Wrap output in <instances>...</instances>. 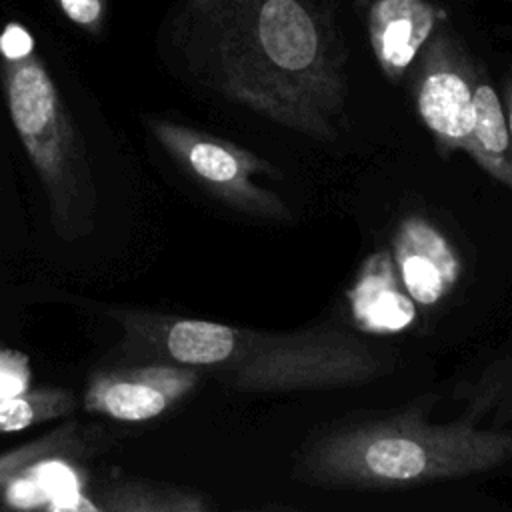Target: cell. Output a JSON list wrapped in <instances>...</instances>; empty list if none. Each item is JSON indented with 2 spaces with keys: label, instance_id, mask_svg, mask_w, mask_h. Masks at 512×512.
<instances>
[{
  "label": "cell",
  "instance_id": "1",
  "mask_svg": "<svg viewBox=\"0 0 512 512\" xmlns=\"http://www.w3.org/2000/svg\"><path fill=\"white\" fill-rule=\"evenodd\" d=\"M512 436L470 420L430 424L414 414L356 420L314 438L298 458L302 482L322 488H400L482 474L506 464Z\"/></svg>",
  "mask_w": 512,
  "mask_h": 512
},
{
  "label": "cell",
  "instance_id": "2",
  "mask_svg": "<svg viewBox=\"0 0 512 512\" xmlns=\"http://www.w3.org/2000/svg\"><path fill=\"white\" fill-rule=\"evenodd\" d=\"M0 78L12 124L44 186L56 232L66 240L94 226L96 192L80 134L26 26L0 30Z\"/></svg>",
  "mask_w": 512,
  "mask_h": 512
},
{
  "label": "cell",
  "instance_id": "3",
  "mask_svg": "<svg viewBox=\"0 0 512 512\" xmlns=\"http://www.w3.org/2000/svg\"><path fill=\"white\" fill-rule=\"evenodd\" d=\"M378 350L336 326L296 332L250 330L242 356L224 372L222 384L238 392H298L358 386L394 368Z\"/></svg>",
  "mask_w": 512,
  "mask_h": 512
},
{
  "label": "cell",
  "instance_id": "4",
  "mask_svg": "<svg viewBox=\"0 0 512 512\" xmlns=\"http://www.w3.org/2000/svg\"><path fill=\"white\" fill-rule=\"evenodd\" d=\"M148 128L170 158L222 204L256 218H290L282 198L256 184L260 176L282 180V172L266 158L184 124L150 120Z\"/></svg>",
  "mask_w": 512,
  "mask_h": 512
},
{
  "label": "cell",
  "instance_id": "5",
  "mask_svg": "<svg viewBox=\"0 0 512 512\" xmlns=\"http://www.w3.org/2000/svg\"><path fill=\"white\" fill-rule=\"evenodd\" d=\"M124 328L126 342L136 356L172 362L216 374L230 368L244 352L250 328L222 322L166 316L142 310L112 312Z\"/></svg>",
  "mask_w": 512,
  "mask_h": 512
},
{
  "label": "cell",
  "instance_id": "6",
  "mask_svg": "<svg viewBox=\"0 0 512 512\" xmlns=\"http://www.w3.org/2000/svg\"><path fill=\"white\" fill-rule=\"evenodd\" d=\"M200 382V370L150 360L146 364L94 372L84 408L120 422H144L162 416Z\"/></svg>",
  "mask_w": 512,
  "mask_h": 512
},
{
  "label": "cell",
  "instance_id": "7",
  "mask_svg": "<svg viewBox=\"0 0 512 512\" xmlns=\"http://www.w3.org/2000/svg\"><path fill=\"white\" fill-rule=\"evenodd\" d=\"M472 88L468 66L446 46H436L428 54L416 86V106L442 156L468 144L474 122Z\"/></svg>",
  "mask_w": 512,
  "mask_h": 512
},
{
  "label": "cell",
  "instance_id": "8",
  "mask_svg": "<svg viewBox=\"0 0 512 512\" xmlns=\"http://www.w3.org/2000/svg\"><path fill=\"white\" fill-rule=\"evenodd\" d=\"M390 252L404 290L422 308L446 298L462 272L450 240L422 216H406L398 224Z\"/></svg>",
  "mask_w": 512,
  "mask_h": 512
},
{
  "label": "cell",
  "instance_id": "9",
  "mask_svg": "<svg viewBox=\"0 0 512 512\" xmlns=\"http://www.w3.org/2000/svg\"><path fill=\"white\" fill-rule=\"evenodd\" d=\"M354 324L370 334H396L416 320V304L404 290L390 250L372 252L348 290Z\"/></svg>",
  "mask_w": 512,
  "mask_h": 512
},
{
  "label": "cell",
  "instance_id": "10",
  "mask_svg": "<svg viewBox=\"0 0 512 512\" xmlns=\"http://www.w3.org/2000/svg\"><path fill=\"white\" fill-rule=\"evenodd\" d=\"M432 30V12L422 0H380L370 16V38L384 74L398 80Z\"/></svg>",
  "mask_w": 512,
  "mask_h": 512
},
{
  "label": "cell",
  "instance_id": "11",
  "mask_svg": "<svg viewBox=\"0 0 512 512\" xmlns=\"http://www.w3.org/2000/svg\"><path fill=\"white\" fill-rule=\"evenodd\" d=\"M102 512H206L210 498L200 492L148 478H108L88 496Z\"/></svg>",
  "mask_w": 512,
  "mask_h": 512
},
{
  "label": "cell",
  "instance_id": "12",
  "mask_svg": "<svg viewBox=\"0 0 512 512\" xmlns=\"http://www.w3.org/2000/svg\"><path fill=\"white\" fill-rule=\"evenodd\" d=\"M474 122L464 152L496 182L512 186V156L508 118L498 94L486 82L474 80Z\"/></svg>",
  "mask_w": 512,
  "mask_h": 512
},
{
  "label": "cell",
  "instance_id": "13",
  "mask_svg": "<svg viewBox=\"0 0 512 512\" xmlns=\"http://www.w3.org/2000/svg\"><path fill=\"white\" fill-rule=\"evenodd\" d=\"M76 398L64 388H36L0 398V434L20 432L36 424L68 416Z\"/></svg>",
  "mask_w": 512,
  "mask_h": 512
},
{
  "label": "cell",
  "instance_id": "14",
  "mask_svg": "<svg viewBox=\"0 0 512 512\" xmlns=\"http://www.w3.org/2000/svg\"><path fill=\"white\" fill-rule=\"evenodd\" d=\"M86 450L82 434L74 422L64 424L40 438H34L22 446H16L10 452L0 454V492L12 476L30 464L46 456H76Z\"/></svg>",
  "mask_w": 512,
  "mask_h": 512
},
{
  "label": "cell",
  "instance_id": "15",
  "mask_svg": "<svg viewBox=\"0 0 512 512\" xmlns=\"http://www.w3.org/2000/svg\"><path fill=\"white\" fill-rule=\"evenodd\" d=\"M2 498L10 508H44L48 502V496L30 472V466L8 480L2 490Z\"/></svg>",
  "mask_w": 512,
  "mask_h": 512
},
{
  "label": "cell",
  "instance_id": "16",
  "mask_svg": "<svg viewBox=\"0 0 512 512\" xmlns=\"http://www.w3.org/2000/svg\"><path fill=\"white\" fill-rule=\"evenodd\" d=\"M28 382L30 368L26 356L12 350H0V398L26 392Z\"/></svg>",
  "mask_w": 512,
  "mask_h": 512
},
{
  "label": "cell",
  "instance_id": "17",
  "mask_svg": "<svg viewBox=\"0 0 512 512\" xmlns=\"http://www.w3.org/2000/svg\"><path fill=\"white\" fill-rule=\"evenodd\" d=\"M64 16L82 28H96L102 20L104 2L102 0H56Z\"/></svg>",
  "mask_w": 512,
  "mask_h": 512
}]
</instances>
